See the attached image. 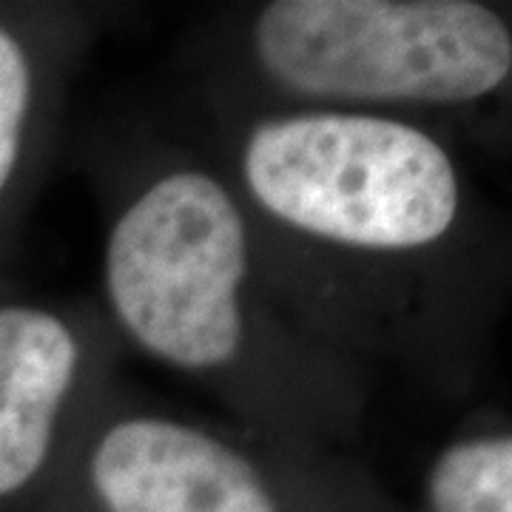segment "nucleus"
Segmentation results:
<instances>
[{"mask_svg": "<svg viewBox=\"0 0 512 512\" xmlns=\"http://www.w3.org/2000/svg\"><path fill=\"white\" fill-rule=\"evenodd\" d=\"M242 174L293 228L367 251H410L450 231L458 177L424 131L365 114H296L256 126Z\"/></svg>", "mask_w": 512, "mask_h": 512, "instance_id": "f03ea898", "label": "nucleus"}, {"mask_svg": "<svg viewBox=\"0 0 512 512\" xmlns=\"http://www.w3.org/2000/svg\"><path fill=\"white\" fill-rule=\"evenodd\" d=\"M77 367V342L57 316L0 305V498L40 473Z\"/></svg>", "mask_w": 512, "mask_h": 512, "instance_id": "39448f33", "label": "nucleus"}, {"mask_svg": "<svg viewBox=\"0 0 512 512\" xmlns=\"http://www.w3.org/2000/svg\"><path fill=\"white\" fill-rule=\"evenodd\" d=\"M92 481L109 512H279L237 450L165 419L114 424L94 450Z\"/></svg>", "mask_w": 512, "mask_h": 512, "instance_id": "20e7f679", "label": "nucleus"}, {"mask_svg": "<svg viewBox=\"0 0 512 512\" xmlns=\"http://www.w3.org/2000/svg\"><path fill=\"white\" fill-rule=\"evenodd\" d=\"M32 60L20 37L0 23V202L6 200L23 157L32 111Z\"/></svg>", "mask_w": 512, "mask_h": 512, "instance_id": "0eeeda50", "label": "nucleus"}, {"mask_svg": "<svg viewBox=\"0 0 512 512\" xmlns=\"http://www.w3.org/2000/svg\"><path fill=\"white\" fill-rule=\"evenodd\" d=\"M245 274V220L228 191L200 171L163 177L111 228V308L168 365L208 370L234 359L242 342Z\"/></svg>", "mask_w": 512, "mask_h": 512, "instance_id": "7ed1b4c3", "label": "nucleus"}, {"mask_svg": "<svg viewBox=\"0 0 512 512\" xmlns=\"http://www.w3.org/2000/svg\"><path fill=\"white\" fill-rule=\"evenodd\" d=\"M254 49L279 86L322 100L467 103L512 72L507 23L470 0H276Z\"/></svg>", "mask_w": 512, "mask_h": 512, "instance_id": "f257e3e1", "label": "nucleus"}, {"mask_svg": "<svg viewBox=\"0 0 512 512\" xmlns=\"http://www.w3.org/2000/svg\"><path fill=\"white\" fill-rule=\"evenodd\" d=\"M427 498L433 512H512L510 436L447 447L427 476Z\"/></svg>", "mask_w": 512, "mask_h": 512, "instance_id": "423d86ee", "label": "nucleus"}]
</instances>
